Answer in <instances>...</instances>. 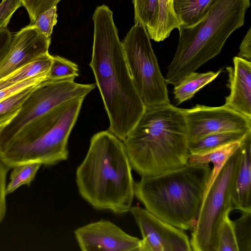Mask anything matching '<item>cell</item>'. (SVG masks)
I'll use <instances>...</instances> for the list:
<instances>
[{
    "label": "cell",
    "mask_w": 251,
    "mask_h": 251,
    "mask_svg": "<svg viewBox=\"0 0 251 251\" xmlns=\"http://www.w3.org/2000/svg\"><path fill=\"white\" fill-rule=\"evenodd\" d=\"M122 43L133 83L145 105L170 103L165 78L145 26L134 24Z\"/></svg>",
    "instance_id": "8"
},
{
    "label": "cell",
    "mask_w": 251,
    "mask_h": 251,
    "mask_svg": "<svg viewBox=\"0 0 251 251\" xmlns=\"http://www.w3.org/2000/svg\"><path fill=\"white\" fill-rule=\"evenodd\" d=\"M159 18L156 42L164 41L175 28L179 29L180 25L175 14L173 0H158Z\"/></svg>",
    "instance_id": "22"
},
{
    "label": "cell",
    "mask_w": 251,
    "mask_h": 251,
    "mask_svg": "<svg viewBox=\"0 0 251 251\" xmlns=\"http://www.w3.org/2000/svg\"><path fill=\"white\" fill-rule=\"evenodd\" d=\"M233 223L239 251H251V211L242 212Z\"/></svg>",
    "instance_id": "27"
},
{
    "label": "cell",
    "mask_w": 251,
    "mask_h": 251,
    "mask_svg": "<svg viewBox=\"0 0 251 251\" xmlns=\"http://www.w3.org/2000/svg\"><path fill=\"white\" fill-rule=\"evenodd\" d=\"M78 75V67L75 63L62 57L52 55L47 79L75 80Z\"/></svg>",
    "instance_id": "25"
},
{
    "label": "cell",
    "mask_w": 251,
    "mask_h": 251,
    "mask_svg": "<svg viewBox=\"0 0 251 251\" xmlns=\"http://www.w3.org/2000/svg\"><path fill=\"white\" fill-rule=\"evenodd\" d=\"M8 168L0 160V223L6 212L5 181Z\"/></svg>",
    "instance_id": "32"
},
{
    "label": "cell",
    "mask_w": 251,
    "mask_h": 251,
    "mask_svg": "<svg viewBox=\"0 0 251 251\" xmlns=\"http://www.w3.org/2000/svg\"><path fill=\"white\" fill-rule=\"evenodd\" d=\"M240 160L232 191L233 209L251 211V130L240 141Z\"/></svg>",
    "instance_id": "15"
},
{
    "label": "cell",
    "mask_w": 251,
    "mask_h": 251,
    "mask_svg": "<svg viewBox=\"0 0 251 251\" xmlns=\"http://www.w3.org/2000/svg\"><path fill=\"white\" fill-rule=\"evenodd\" d=\"M74 233L82 251H141V239L127 234L108 220L88 224Z\"/></svg>",
    "instance_id": "12"
},
{
    "label": "cell",
    "mask_w": 251,
    "mask_h": 251,
    "mask_svg": "<svg viewBox=\"0 0 251 251\" xmlns=\"http://www.w3.org/2000/svg\"><path fill=\"white\" fill-rule=\"evenodd\" d=\"M132 169L123 141L108 130L97 132L76 171L79 193L96 209L128 212L134 196Z\"/></svg>",
    "instance_id": "3"
},
{
    "label": "cell",
    "mask_w": 251,
    "mask_h": 251,
    "mask_svg": "<svg viewBox=\"0 0 251 251\" xmlns=\"http://www.w3.org/2000/svg\"><path fill=\"white\" fill-rule=\"evenodd\" d=\"M123 142L132 169L141 177L179 168L191 154L181 110L170 103L145 106Z\"/></svg>",
    "instance_id": "2"
},
{
    "label": "cell",
    "mask_w": 251,
    "mask_h": 251,
    "mask_svg": "<svg viewBox=\"0 0 251 251\" xmlns=\"http://www.w3.org/2000/svg\"><path fill=\"white\" fill-rule=\"evenodd\" d=\"M240 141L230 143L202 153L190 155L187 163L209 164L212 163L213 165L205 192L228 159L239 148Z\"/></svg>",
    "instance_id": "16"
},
{
    "label": "cell",
    "mask_w": 251,
    "mask_h": 251,
    "mask_svg": "<svg viewBox=\"0 0 251 251\" xmlns=\"http://www.w3.org/2000/svg\"><path fill=\"white\" fill-rule=\"evenodd\" d=\"M21 6L20 0H1L0 3V29L7 26L13 14Z\"/></svg>",
    "instance_id": "31"
},
{
    "label": "cell",
    "mask_w": 251,
    "mask_h": 251,
    "mask_svg": "<svg viewBox=\"0 0 251 251\" xmlns=\"http://www.w3.org/2000/svg\"><path fill=\"white\" fill-rule=\"evenodd\" d=\"M61 0H20L22 6L26 10L32 25L38 16L51 7L56 6Z\"/></svg>",
    "instance_id": "29"
},
{
    "label": "cell",
    "mask_w": 251,
    "mask_h": 251,
    "mask_svg": "<svg viewBox=\"0 0 251 251\" xmlns=\"http://www.w3.org/2000/svg\"><path fill=\"white\" fill-rule=\"evenodd\" d=\"M142 234L141 251H191L190 240L183 230L156 217L146 208L131 206Z\"/></svg>",
    "instance_id": "11"
},
{
    "label": "cell",
    "mask_w": 251,
    "mask_h": 251,
    "mask_svg": "<svg viewBox=\"0 0 251 251\" xmlns=\"http://www.w3.org/2000/svg\"><path fill=\"white\" fill-rule=\"evenodd\" d=\"M12 36L7 26L0 29V64L7 53Z\"/></svg>",
    "instance_id": "33"
},
{
    "label": "cell",
    "mask_w": 251,
    "mask_h": 251,
    "mask_svg": "<svg viewBox=\"0 0 251 251\" xmlns=\"http://www.w3.org/2000/svg\"><path fill=\"white\" fill-rule=\"evenodd\" d=\"M212 0H173L174 9L180 26L196 23L202 17Z\"/></svg>",
    "instance_id": "21"
},
{
    "label": "cell",
    "mask_w": 251,
    "mask_h": 251,
    "mask_svg": "<svg viewBox=\"0 0 251 251\" xmlns=\"http://www.w3.org/2000/svg\"><path fill=\"white\" fill-rule=\"evenodd\" d=\"M229 214L225 215L220 226L216 251H239L233 221Z\"/></svg>",
    "instance_id": "26"
},
{
    "label": "cell",
    "mask_w": 251,
    "mask_h": 251,
    "mask_svg": "<svg viewBox=\"0 0 251 251\" xmlns=\"http://www.w3.org/2000/svg\"><path fill=\"white\" fill-rule=\"evenodd\" d=\"M84 99L68 100L29 122L0 148V160L10 169L24 163L53 165L67 160L69 137Z\"/></svg>",
    "instance_id": "6"
},
{
    "label": "cell",
    "mask_w": 251,
    "mask_h": 251,
    "mask_svg": "<svg viewBox=\"0 0 251 251\" xmlns=\"http://www.w3.org/2000/svg\"><path fill=\"white\" fill-rule=\"evenodd\" d=\"M233 63L226 68L230 94L224 105L251 119V62L235 56Z\"/></svg>",
    "instance_id": "14"
},
{
    "label": "cell",
    "mask_w": 251,
    "mask_h": 251,
    "mask_svg": "<svg viewBox=\"0 0 251 251\" xmlns=\"http://www.w3.org/2000/svg\"><path fill=\"white\" fill-rule=\"evenodd\" d=\"M238 56L251 61V28L250 27L239 47Z\"/></svg>",
    "instance_id": "34"
},
{
    "label": "cell",
    "mask_w": 251,
    "mask_h": 251,
    "mask_svg": "<svg viewBox=\"0 0 251 251\" xmlns=\"http://www.w3.org/2000/svg\"><path fill=\"white\" fill-rule=\"evenodd\" d=\"M57 16V7L54 6L40 14L32 25L46 37L51 38Z\"/></svg>",
    "instance_id": "28"
},
{
    "label": "cell",
    "mask_w": 251,
    "mask_h": 251,
    "mask_svg": "<svg viewBox=\"0 0 251 251\" xmlns=\"http://www.w3.org/2000/svg\"><path fill=\"white\" fill-rule=\"evenodd\" d=\"M222 72L209 71L205 73L193 72L174 85V99L177 104L192 98L199 90L214 80Z\"/></svg>",
    "instance_id": "17"
},
{
    "label": "cell",
    "mask_w": 251,
    "mask_h": 251,
    "mask_svg": "<svg viewBox=\"0 0 251 251\" xmlns=\"http://www.w3.org/2000/svg\"><path fill=\"white\" fill-rule=\"evenodd\" d=\"M212 169L187 163L135 183L134 196L149 212L182 230H193Z\"/></svg>",
    "instance_id": "4"
},
{
    "label": "cell",
    "mask_w": 251,
    "mask_h": 251,
    "mask_svg": "<svg viewBox=\"0 0 251 251\" xmlns=\"http://www.w3.org/2000/svg\"><path fill=\"white\" fill-rule=\"evenodd\" d=\"M95 84H80L74 79H46L36 85L14 118L0 128V148L7 143L25 125L68 100L85 98Z\"/></svg>",
    "instance_id": "9"
},
{
    "label": "cell",
    "mask_w": 251,
    "mask_h": 251,
    "mask_svg": "<svg viewBox=\"0 0 251 251\" xmlns=\"http://www.w3.org/2000/svg\"><path fill=\"white\" fill-rule=\"evenodd\" d=\"M92 69L109 120L108 131L122 141L136 125L145 105L133 83L122 42L108 6L96 7Z\"/></svg>",
    "instance_id": "1"
},
{
    "label": "cell",
    "mask_w": 251,
    "mask_h": 251,
    "mask_svg": "<svg viewBox=\"0 0 251 251\" xmlns=\"http://www.w3.org/2000/svg\"><path fill=\"white\" fill-rule=\"evenodd\" d=\"M51 38L29 25L15 33L0 64V79L49 52Z\"/></svg>",
    "instance_id": "13"
},
{
    "label": "cell",
    "mask_w": 251,
    "mask_h": 251,
    "mask_svg": "<svg viewBox=\"0 0 251 251\" xmlns=\"http://www.w3.org/2000/svg\"><path fill=\"white\" fill-rule=\"evenodd\" d=\"M48 73H42L22 81L5 89L0 91V100L27 87L36 85L48 78Z\"/></svg>",
    "instance_id": "30"
},
{
    "label": "cell",
    "mask_w": 251,
    "mask_h": 251,
    "mask_svg": "<svg viewBox=\"0 0 251 251\" xmlns=\"http://www.w3.org/2000/svg\"><path fill=\"white\" fill-rule=\"evenodd\" d=\"M134 24L143 25L151 39L155 41L159 18L158 0H133Z\"/></svg>",
    "instance_id": "20"
},
{
    "label": "cell",
    "mask_w": 251,
    "mask_h": 251,
    "mask_svg": "<svg viewBox=\"0 0 251 251\" xmlns=\"http://www.w3.org/2000/svg\"><path fill=\"white\" fill-rule=\"evenodd\" d=\"M41 165L39 163H27L12 168L10 181L5 188L6 195L13 192L23 185H29Z\"/></svg>",
    "instance_id": "24"
},
{
    "label": "cell",
    "mask_w": 251,
    "mask_h": 251,
    "mask_svg": "<svg viewBox=\"0 0 251 251\" xmlns=\"http://www.w3.org/2000/svg\"><path fill=\"white\" fill-rule=\"evenodd\" d=\"M36 85L25 88L0 100V128L17 114L23 102Z\"/></svg>",
    "instance_id": "23"
},
{
    "label": "cell",
    "mask_w": 251,
    "mask_h": 251,
    "mask_svg": "<svg viewBox=\"0 0 251 251\" xmlns=\"http://www.w3.org/2000/svg\"><path fill=\"white\" fill-rule=\"evenodd\" d=\"M181 110L186 126L188 142L218 132L251 130V119L225 105L211 107L197 104Z\"/></svg>",
    "instance_id": "10"
},
{
    "label": "cell",
    "mask_w": 251,
    "mask_h": 251,
    "mask_svg": "<svg viewBox=\"0 0 251 251\" xmlns=\"http://www.w3.org/2000/svg\"><path fill=\"white\" fill-rule=\"evenodd\" d=\"M248 132L230 131L209 134L188 141V149L190 154L202 153L230 143L240 141Z\"/></svg>",
    "instance_id": "18"
},
{
    "label": "cell",
    "mask_w": 251,
    "mask_h": 251,
    "mask_svg": "<svg viewBox=\"0 0 251 251\" xmlns=\"http://www.w3.org/2000/svg\"><path fill=\"white\" fill-rule=\"evenodd\" d=\"M240 155L238 148L204 194L190 239L192 251L216 250L220 226L225 215L233 210L232 186Z\"/></svg>",
    "instance_id": "7"
},
{
    "label": "cell",
    "mask_w": 251,
    "mask_h": 251,
    "mask_svg": "<svg viewBox=\"0 0 251 251\" xmlns=\"http://www.w3.org/2000/svg\"><path fill=\"white\" fill-rule=\"evenodd\" d=\"M52 55L44 54L29 63L0 79V91L38 75L49 73Z\"/></svg>",
    "instance_id": "19"
},
{
    "label": "cell",
    "mask_w": 251,
    "mask_h": 251,
    "mask_svg": "<svg viewBox=\"0 0 251 251\" xmlns=\"http://www.w3.org/2000/svg\"><path fill=\"white\" fill-rule=\"evenodd\" d=\"M250 0H212L196 23L180 26L174 58L168 67L167 84L176 85L217 56L229 36L244 25Z\"/></svg>",
    "instance_id": "5"
}]
</instances>
